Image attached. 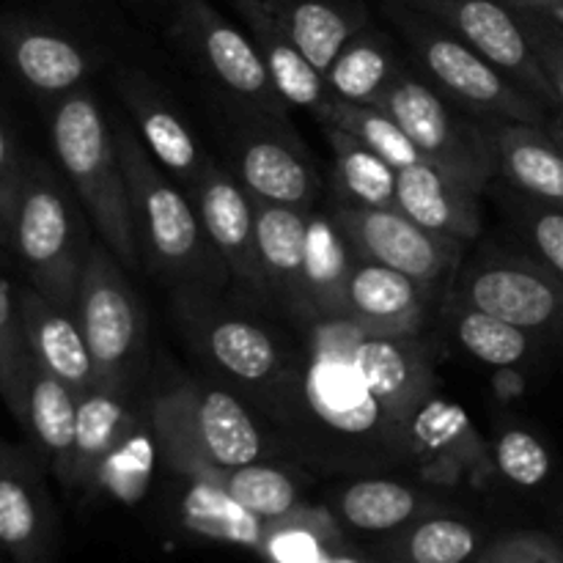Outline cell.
I'll use <instances>...</instances> for the list:
<instances>
[{
	"mask_svg": "<svg viewBox=\"0 0 563 563\" xmlns=\"http://www.w3.org/2000/svg\"><path fill=\"white\" fill-rule=\"evenodd\" d=\"M493 460L498 465L500 476L522 489H533L544 484L550 478V471H553L550 451L544 449L537 434L526 432V429H506L498 443H495Z\"/></svg>",
	"mask_w": 563,
	"mask_h": 563,
	"instance_id": "38",
	"label": "cell"
},
{
	"mask_svg": "<svg viewBox=\"0 0 563 563\" xmlns=\"http://www.w3.org/2000/svg\"><path fill=\"white\" fill-rule=\"evenodd\" d=\"M242 187L258 201L308 209L317 198V174L289 143L275 137H247L236 148Z\"/></svg>",
	"mask_w": 563,
	"mask_h": 563,
	"instance_id": "25",
	"label": "cell"
},
{
	"mask_svg": "<svg viewBox=\"0 0 563 563\" xmlns=\"http://www.w3.org/2000/svg\"><path fill=\"white\" fill-rule=\"evenodd\" d=\"M159 454L190 484H207L220 467L264 460V434L236 396L196 383L176 385L152 401Z\"/></svg>",
	"mask_w": 563,
	"mask_h": 563,
	"instance_id": "4",
	"label": "cell"
},
{
	"mask_svg": "<svg viewBox=\"0 0 563 563\" xmlns=\"http://www.w3.org/2000/svg\"><path fill=\"white\" fill-rule=\"evenodd\" d=\"M253 212H256L258 258H262V269L269 291L278 295L286 306L295 308L306 322H311L306 209L253 198Z\"/></svg>",
	"mask_w": 563,
	"mask_h": 563,
	"instance_id": "19",
	"label": "cell"
},
{
	"mask_svg": "<svg viewBox=\"0 0 563 563\" xmlns=\"http://www.w3.org/2000/svg\"><path fill=\"white\" fill-rule=\"evenodd\" d=\"M207 487L220 489L229 495L236 506L251 511L253 517L264 522H280L289 517L300 515V489H297L295 478L286 471L264 462H253V465L242 467H220Z\"/></svg>",
	"mask_w": 563,
	"mask_h": 563,
	"instance_id": "30",
	"label": "cell"
},
{
	"mask_svg": "<svg viewBox=\"0 0 563 563\" xmlns=\"http://www.w3.org/2000/svg\"><path fill=\"white\" fill-rule=\"evenodd\" d=\"M429 286L399 269L357 258L344 291L341 319L383 335H410L421 324Z\"/></svg>",
	"mask_w": 563,
	"mask_h": 563,
	"instance_id": "16",
	"label": "cell"
},
{
	"mask_svg": "<svg viewBox=\"0 0 563 563\" xmlns=\"http://www.w3.org/2000/svg\"><path fill=\"white\" fill-rule=\"evenodd\" d=\"M53 148L66 179L86 207L102 245L124 267L141 269L135 214L113 124L88 88L66 93L53 115Z\"/></svg>",
	"mask_w": 563,
	"mask_h": 563,
	"instance_id": "2",
	"label": "cell"
},
{
	"mask_svg": "<svg viewBox=\"0 0 563 563\" xmlns=\"http://www.w3.org/2000/svg\"><path fill=\"white\" fill-rule=\"evenodd\" d=\"M330 218L361 262L399 269L429 289L440 284L456 264L460 242L421 229L399 209L344 201L330 212Z\"/></svg>",
	"mask_w": 563,
	"mask_h": 563,
	"instance_id": "11",
	"label": "cell"
},
{
	"mask_svg": "<svg viewBox=\"0 0 563 563\" xmlns=\"http://www.w3.org/2000/svg\"><path fill=\"white\" fill-rule=\"evenodd\" d=\"M231 3L245 20L253 44L262 53L269 77H273L275 88L286 99V104L311 110L322 121L330 102L335 99L322 71L302 55L284 22L275 16V11L264 0H231Z\"/></svg>",
	"mask_w": 563,
	"mask_h": 563,
	"instance_id": "17",
	"label": "cell"
},
{
	"mask_svg": "<svg viewBox=\"0 0 563 563\" xmlns=\"http://www.w3.org/2000/svg\"><path fill=\"white\" fill-rule=\"evenodd\" d=\"M185 520L192 531L203 533V537L258 550L269 531V522L253 517L251 511L236 506L229 495L207 487V484H190V493L185 498Z\"/></svg>",
	"mask_w": 563,
	"mask_h": 563,
	"instance_id": "35",
	"label": "cell"
},
{
	"mask_svg": "<svg viewBox=\"0 0 563 563\" xmlns=\"http://www.w3.org/2000/svg\"><path fill=\"white\" fill-rule=\"evenodd\" d=\"M115 91H119L121 102L126 104V110L135 119L137 135L146 143L152 157L165 170L196 187L209 159L203 157L198 141L187 130L174 104L157 91V86H152L146 75L132 69L121 71L119 80H115Z\"/></svg>",
	"mask_w": 563,
	"mask_h": 563,
	"instance_id": "15",
	"label": "cell"
},
{
	"mask_svg": "<svg viewBox=\"0 0 563 563\" xmlns=\"http://www.w3.org/2000/svg\"><path fill=\"white\" fill-rule=\"evenodd\" d=\"M16 300H20L22 330H25L33 361L47 368L49 374H55L60 383L69 385L77 396L97 388L91 352H88L75 313L53 306L33 286L20 289Z\"/></svg>",
	"mask_w": 563,
	"mask_h": 563,
	"instance_id": "20",
	"label": "cell"
},
{
	"mask_svg": "<svg viewBox=\"0 0 563 563\" xmlns=\"http://www.w3.org/2000/svg\"><path fill=\"white\" fill-rule=\"evenodd\" d=\"M20 427L36 445L44 467H49V473L69 487L77 434V394L36 361L27 379L25 416Z\"/></svg>",
	"mask_w": 563,
	"mask_h": 563,
	"instance_id": "24",
	"label": "cell"
},
{
	"mask_svg": "<svg viewBox=\"0 0 563 563\" xmlns=\"http://www.w3.org/2000/svg\"><path fill=\"white\" fill-rule=\"evenodd\" d=\"M75 317L91 352L97 388L130 394L146 352V313L124 264L102 242L91 245L82 264Z\"/></svg>",
	"mask_w": 563,
	"mask_h": 563,
	"instance_id": "7",
	"label": "cell"
},
{
	"mask_svg": "<svg viewBox=\"0 0 563 563\" xmlns=\"http://www.w3.org/2000/svg\"><path fill=\"white\" fill-rule=\"evenodd\" d=\"M495 174L506 176L533 201L563 209V148L539 124L495 121L484 126Z\"/></svg>",
	"mask_w": 563,
	"mask_h": 563,
	"instance_id": "22",
	"label": "cell"
},
{
	"mask_svg": "<svg viewBox=\"0 0 563 563\" xmlns=\"http://www.w3.org/2000/svg\"><path fill=\"white\" fill-rule=\"evenodd\" d=\"M11 247L25 264L33 289L53 306L75 313L77 286L91 242L82 234L71 198L44 163L25 168Z\"/></svg>",
	"mask_w": 563,
	"mask_h": 563,
	"instance_id": "6",
	"label": "cell"
},
{
	"mask_svg": "<svg viewBox=\"0 0 563 563\" xmlns=\"http://www.w3.org/2000/svg\"><path fill=\"white\" fill-rule=\"evenodd\" d=\"M374 108H383L405 130L427 163L438 165L473 192H482L493 179L495 159L484 126L460 119L449 99L423 80L401 69Z\"/></svg>",
	"mask_w": 563,
	"mask_h": 563,
	"instance_id": "8",
	"label": "cell"
},
{
	"mask_svg": "<svg viewBox=\"0 0 563 563\" xmlns=\"http://www.w3.org/2000/svg\"><path fill=\"white\" fill-rule=\"evenodd\" d=\"M462 306L493 313L528 333L563 328V284L520 258L478 262L462 275Z\"/></svg>",
	"mask_w": 563,
	"mask_h": 563,
	"instance_id": "13",
	"label": "cell"
},
{
	"mask_svg": "<svg viewBox=\"0 0 563 563\" xmlns=\"http://www.w3.org/2000/svg\"><path fill=\"white\" fill-rule=\"evenodd\" d=\"M335 511L350 528L363 533L399 531L423 511L418 489L390 478H363L346 484L335 498Z\"/></svg>",
	"mask_w": 563,
	"mask_h": 563,
	"instance_id": "29",
	"label": "cell"
},
{
	"mask_svg": "<svg viewBox=\"0 0 563 563\" xmlns=\"http://www.w3.org/2000/svg\"><path fill=\"white\" fill-rule=\"evenodd\" d=\"M388 14L410 44L423 75L449 102H456V108L489 115L495 121L544 124V104L511 82L498 66L489 64L449 27L407 5L405 0H390Z\"/></svg>",
	"mask_w": 563,
	"mask_h": 563,
	"instance_id": "5",
	"label": "cell"
},
{
	"mask_svg": "<svg viewBox=\"0 0 563 563\" xmlns=\"http://www.w3.org/2000/svg\"><path fill=\"white\" fill-rule=\"evenodd\" d=\"M5 58L16 75L42 93H71L93 71V55L66 33L33 22H11L0 31Z\"/></svg>",
	"mask_w": 563,
	"mask_h": 563,
	"instance_id": "21",
	"label": "cell"
},
{
	"mask_svg": "<svg viewBox=\"0 0 563 563\" xmlns=\"http://www.w3.org/2000/svg\"><path fill=\"white\" fill-rule=\"evenodd\" d=\"M157 456L159 443L152 418H148V423L135 418L130 432L104 456V462L99 465L97 476H93L88 489L91 493L110 495V498L121 500V504H135V500H141L146 495Z\"/></svg>",
	"mask_w": 563,
	"mask_h": 563,
	"instance_id": "32",
	"label": "cell"
},
{
	"mask_svg": "<svg viewBox=\"0 0 563 563\" xmlns=\"http://www.w3.org/2000/svg\"><path fill=\"white\" fill-rule=\"evenodd\" d=\"M196 192L203 231L229 273L253 291H269L258 258L256 212H253L251 192L214 163H207L201 179L196 181Z\"/></svg>",
	"mask_w": 563,
	"mask_h": 563,
	"instance_id": "14",
	"label": "cell"
},
{
	"mask_svg": "<svg viewBox=\"0 0 563 563\" xmlns=\"http://www.w3.org/2000/svg\"><path fill=\"white\" fill-rule=\"evenodd\" d=\"M130 3H141V0H130Z\"/></svg>",
	"mask_w": 563,
	"mask_h": 563,
	"instance_id": "46",
	"label": "cell"
},
{
	"mask_svg": "<svg viewBox=\"0 0 563 563\" xmlns=\"http://www.w3.org/2000/svg\"><path fill=\"white\" fill-rule=\"evenodd\" d=\"M405 3L456 33L544 108L559 104L553 86L533 53L526 25L509 3L504 0H405Z\"/></svg>",
	"mask_w": 563,
	"mask_h": 563,
	"instance_id": "10",
	"label": "cell"
},
{
	"mask_svg": "<svg viewBox=\"0 0 563 563\" xmlns=\"http://www.w3.org/2000/svg\"><path fill=\"white\" fill-rule=\"evenodd\" d=\"M451 328H454V339L460 341L462 350L476 357V361L489 363V366L509 368L531 355L533 333L511 322H504L493 313L476 311L471 306L454 308Z\"/></svg>",
	"mask_w": 563,
	"mask_h": 563,
	"instance_id": "33",
	"label": "cell"
},
{
	"mask_svg": "<svg viewBox=\"0 0 563 563\" xmlns=\"http://www.w3.org/2000/svg\"><path fill=\"white\" fill-rule=\"evenodd\" d=\"M38 454L0 440V553L11 563H53L58 515Z\"/></svg>",
	"mask_w": 563,
	"mask_h": 563,
	"instance_id": "12",
	"label": "cell"
},
{
	"mask_svg": "<svg viewBox=\"0 0 563 563\" xmlns=\"http://www.w3.org/2000/svg\"><path fill=\"white\" fill-rule=\"evenodd\" d=\"M399 71L401 66L394 60L388 38L363 27L335 55L330 69L324 71V80H328L333 97L344 99V102L377 104Z\"/></svg>",
	"mask_w": 563,
	"mask_h": 563,
	"instance_id": "28",
	"label": "cell"
},
{
	"mask_svg": "<svg viewBox=\"0 0 563 563\" xmlns=\"http://www.w3.org/2000/svg\"><path fill=\"white\" fill-rule=\"evenodd\" d=\"M275 11L297 47L319 71H328L344 44L366 27V16L335 5L333 0H264Z\"/></svg>",
	"mask_w": 563,
	"mask_h": 563,
	"instance_id": "27",
	"label": "cell"
},
{
	"mask_svg": "<svg viewBox=\"0 0 563 563\" xmlns=\"http://www.w3.org/2000/svg\"><path fill=\"white\" fill-rule=\"evenodd\" d=\"M473 563H563V548L548 533L515 531L487 544Z\"/></svg>",
	"mask_w": 563,
	"mask_h": 563,
	"instance_id": "39",
	"label": "cell"
},
{
	"mask_svg": "<svg viewBox=\"0 0 563 563\" xmlns=\"http://www.w3.org/2000/svg\"><path fill=\"white\" fill-rule=\"evenodd\" d=\"M322 563H361V561L350 559V555H335L333 550H330V553H328V559H324Z\"/></svg>",
	"mask_w": 563,
	"mask_h": 563,
	"instance_id": "44",
	"label": "cell"
},
{
	"mask_svg": "<svg viewBox=\"0 0 563 563\" xmlns=\"http://www.w3.org/2000/svg\"><path fill=\"white\" fill-rule=\"evenodd\" d=\"M31 368L33 355L22 330L20 300L11 295L9 280L0 275V399L20 423L25 416Z\"/></svg>",
	"mask_w": 563,
	"mask_h": 563,
	"instance_id": "36",
	"label": "cell"
},
{
	"mask_svg": "<svg viewBox=\"0 0 563 563\" xmlns=\"http://www.w3.org/2000/svg\"><path fill=\"white\" fill-rule=\"evenodd\" d=\"M504 3H509L517 11H544L550 5L561 3V0H504Z\"/></svg>",
	"mask_w": 563,
	"mask_h": 563,
	"instance_id": "43",
	"label": "cell"
},
{
	"mask_svg": "<svg viewBox=\"0 0 563 563\" xmlns=\"http://www.w3.org/2000/svg\"><path fill=\"white\" fill-rule=\"evenodd\" d=\"M322 124L355 135L363 146H368L374 154H379V157L388 165H394L396 170L407 168V165H416L423 159L421 154H418V148L412 146L410 137L405 135V130H401L383 108H374V104H352L335 97L333 102H330L328 113H324Z\"/></svg>",
	"mask_w": 563,
	"mask_h": 563,
	"instance_id": "34",
	"label": "cell"
},
{
	"mask_svg": "<svg viewBox=\"0 0 563 563\" xmlns=\"http://www.w3.org/2000/svg\"><path fill=\"white\" fill-rule=\"evenodd\" d=\"M124 390L91 388L77 396V434L75 460H71L69 489H88L104 456L119 445V440L135 423Z\"/></svg>",
	"mask_w": 563,
	"mask_h": 563,
	"instance_id": "26",
	"label": "cell"
},
{
	"mask_svg": "<svg viewBox=\"0 0 563 563\" xmlns=\"http://www.w3.org/2000/svg\"><path fill=\"white\" fill-rule=\"evenodd\" d=\"M25 168L27 165L22 163L14 141L0 126V242H5V245H11V225H14L16 218Z\"/></svg>",
	"mask_w": 563,
	"mask_h": 563,
	"instance_id": "42",
	"label": "cell"
},
{
	"mask_svg": "<svg viewBox=\"0 0 563 563\" xmlns=\"http://www.w3.org/2000/svg\"><path fill=\"white\" fill-rule=\"evenodd\" d=\"M115 146L130 187L141 253L157 273L190 286L214 289L229 278V267L209 242L201 214L192 212L187 198L168 181L141 141L135 126L113 119Z\"/></svg>",
	"mask_w": 563,
	"mask_h": 563,
	"instance_id": "3",
	"label": "cell"
},
{
	"mask_svg": "<svg viewBox=\"0 0 563 563\" xmlns=\"http://www.w3.org/2000/svg\"><path fill=\"white\" fill-rule=\"evenodd\" d=\"M187 322L196 330L203 355L240 383L267 385L286 372L278 341L258 322L212 311L201 313L196 308Z\"/></svg>",
	"mask_w": 563,
	"mask_h": 563,
	"instance_id": "23",
	"label": "cell"
},
{
	"mask_svg": "<svg viewBox=\"0 0 563 563\" xmlns=\"http://www.w3.org/2000/svg\"><path fill=\"white\" fill-rule=\"evenodd\" d=\"M396 209L445 240L471 242L482 231L476 192L427 159L396 174Z\"/></svg>",
	"mask_w": 563,
	"mask_h": 563,
	"instance_id": "18",
	"label": "cell"
},
{
	"mask_svg": "<svg viewBox=\"0 0 563 563\" xmlns=\"http://www.w3.org/2000/svg\"><path fill=\"white\" fill-rule=\"evenodd\" d=\"M335 152V179L341 196L361 207L396 209V174L394 165L363 146L355 135L335 126H324Z\"/></svg>",
	"mask_w": 563,
	"mask_h": 563,
	"instance_id": "31",
	"label": "cell"
},
{
	"mask_svg": "<svg viewBox=\"0 0 563 563\" xmlns=\"http://www.w3.org/2000/svg\"><path fill=\"white\" fill-rule=\"evenodd\" d=\"M517 14H520L522 25H526L533 53H537L539 64H542L544 75H548L550 86H553L555 99H559L563 108V33L544 20L542 11H517Z\"/></svg>",
	"mask_w": 563,
	"mask_h": 563,
	"instance_id": "41",
	"label": "cell"
},
{
	"mask_svg": "<svg viewBox=\"0 0 563 563\" xmlns=\"http://www.w3.org/2000/svg\"><path fill=\"white\" fill-rule=\"evenodd\" d=\"M174 11L176 36L212 75V80L267 119L286 121V99L275 88L251 36L214 11L209 0H174Z\"/></svg>",
	"mask_w": 563,
	"mask_h": 563,
	"instance_id": "9",
	"label": "cell"
},
{
	"mask_svg": "<svg viewBox=\"0 0 563 563\" xmlns=\"http://www.w3.org/2000/svg\"><path fill=\"white\" fill-rule=\"evenodd\" d=\"M522 220L542 267L563 284V209L537 201Z\"/></svg>",
	"mask_w": 563,
	"mask_h": 563,
	"instance_id": "40",
	"label": "cell"
},
{
	"mask_svg": "<svg viewBox=\"0 0 563 563\" xmlns=\"http://www.w3.org/2000/svg\"><path fill=\"white\" fill-rule=\"evenodd\" d=\"M478 531L456 517H427L401 537L399 563H473Z\"/></svg>",
	"mask_w": 563,
	"mask_h": 563,
	"instance_id": "37",
	"label": "cell"
},
{
	"mask_svg": "<svg viewBox=\"0 0 563 563\" xmlns=\"http://www.w3.org/2000/svg\"><path fill=\"white\" fill-rule=\"evenodd\" d=\"M550 135H553V141L559 143V146L563 148V119L555 121V124H553V130H550Z\"/></svg>",
	"mask_w": 563,
	"mask_h": 563,
	"instance_id": "45",
	"label": "cell"
},
{
	"mask_svg": "<svg viewBox=\"0 0 563 563\" xmlns=\"http://www.w3.org/2000/svg\"><path fill=\"white\" fill-rule=\"evenodd\" d=\"M291 379L306 418L357 443L410 434L434 385L410 335L372 333L350 319L311 322L306 361Z\"/></svg>",
	"mask_w": 563,
	"mask_h": 563,
	"instance_id": "1",
	"label": "cell"
}]
</instances>
